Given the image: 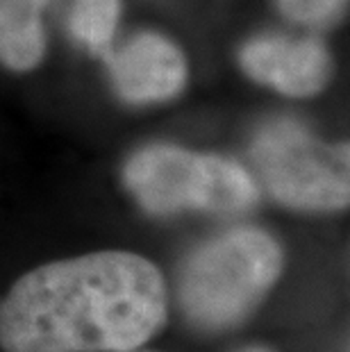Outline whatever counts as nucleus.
Returning <instances> with one entry per match:
<instances>
[{"label":"nucleus","mask_w":350,"mask_h":352,"mask_svg":"<svg viewBox=\"0 0 350 352\" xmlns=\"http://www.w3.org/2000/svg\"><path fill=\"white\" fill-rule=\"evenodd\" d=\"M166 284L151 259L105 250L30 271L0 305L5 352H130L166 323Z\"/></svg>","instance_id":"f257e3e1"},{"label":"nucleus","mask_w":350,"mask_h":352,"mask_svg":"<svg viewBox=\"0 0 350 352\" xmlns=\"http://www.w3.org/2000/svg\"><path fill=\"white\" fill-rule=\"evenodd\" d=\"M285 252L264 230L234 228L205 241L184 261L180 307L191 325L221 332L243 323L269 296Z\"/></svg>","instance_id":"f03ea898"},{"label":"nucleus","mask_w":350,"mask_h":352,"mask_svg":"<svg viewBox=\"0 0 350 352\" xmlns=\"http://www.w3.org/2000/svg\"><path fill=\"white\" fill-rule=\"evenodd\" d=\"M123 182L141 209L153 216L184 209L243 214L259 200L255 177L239 162L164 144L132 155L123 168Z\"/></svg>","instance_id":"7ed1b4c3"},{"label":"nucleus","mask_w":350,"mask_h":352,"mask_svg":"<svg viewBox=\"0 0 350 352\" xmlns=\"http://www.w3.org/2000/svg\"><path fill=\"white\" fill-rule=\"evenodd\" d=\"M250 157L280 205L339 212L350 200L348 144H325L296 121H271L255 132Z\"/></svg>","instance_id":"20e7f679"},{"label":"nucleus","mask_w":350,"mask_h":352,"mask_svg":"<svg viewBox=\"0 0 350 352\" xmlns=\"http://www.w3.org/2000/svg\"><path fill=\"white\" fill-rule=\"evenodd\" d=\"M241 69L275 91L307 98L327 85L332 62L318 39H289V36H257L241 48Z\"/></svg>","instance_id":"39448f33"},{"label":"nucleus","mask_w":350,"mask_h":352,"mask_svg":"<svg viewBox=\"0 0 350 352\" xmlns=\"http://www.w3.org/2000/svg\"><path fill=\"white\" fill-rule=\"evenodd\" d=\"M105 57L116 94L132 104L173 98L187 80V64L180 48L155 32L132 36L121 50L105 52Z\"/></svg>","instance_id":"423d86ee"},{"label":"nucleus","mask_w":350,"mask_h":352,"mask_svg":"<svg viewBox=\"0 0 350 352\" xmlns=\"http://www.w3.org/2000/svg\"><path fill=\"white\" fill-rule=\"evenodd\" d=\"M48 0H0V62L30 71L46 52L41 10Z\"/></svg>","instance_id":"0eeeda50"},{"label":"nucleus","mask_w":350,"mask_h":352,"mask_svg":"<svg viewBox=\"0 0 350 352\" xmlns=\"http://www.w3.org/2000/svg\"><path fill=\"white\" fill-rule=\"evenodd\" d=\"M118 16H121V0H76L69 25L80 43L98 55H105L114 39Z\"/></svg>","instance_id":"6e6552de"},{"label":"nucleus","mask_w":350,"mask_h":352,"mask_svg":"<svg viewBox=\"0 0 350 352\" xmlns=\"http://www.w3.org/2000/svg\"><path fill=\"white\" fill-rule=\"evenodd\" d=\"M348 0H278L280 12L289 21L309 28H325L341 19Z\"/></svg>","instance_id":"1a4fd4ad"},{"label":"nucleus","mask_w":350,"mask_h":352,"mask_svg":"<svg viewBox=\"0 0 350 352\" xmlns=\"http://www.w3.org/2000/svg\"><path fill=\"white\" fill-rule=\"evenodd\" d=\"M243 352H271V350H266V348H245Z\"/></svg>","instance_id":"9d476101"}]
</instances>
